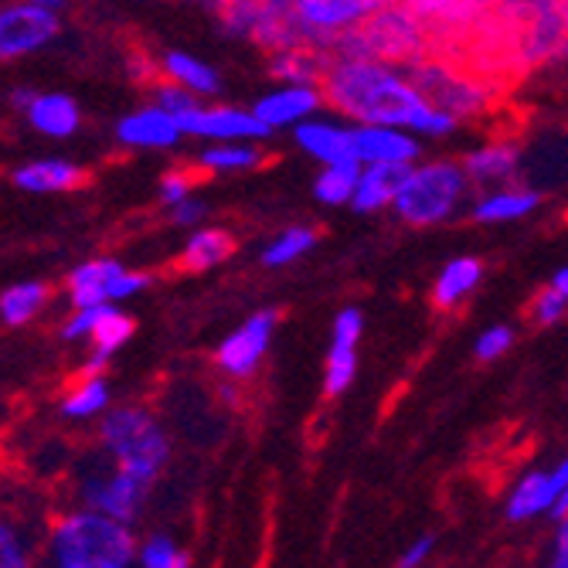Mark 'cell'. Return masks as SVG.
Listing matches in <instances>:
<instances>
[{
    "label": "cell",
    "mask_w": 568,
    "mask_h": 568,
    "mask_svg": "<svg viewBox=\"0 0 568 568\" xmlns=\"http://www.w3.org/2000/svg\"><path fill=\"white\" fill-rule=\"evenodd\" d=\"M548 561H551L555 568H568V518H561V521H558V528H555Z\"/></svg>",
    "instance_id": "ee69618b"
},
{
    "label": "cell",
    "mask_w": 568,
    "mask_h": 568,
    "mask_svg": "<svg viewBox=\"0 0 568 568\" xmlns=\"http://www.w3.org/2000/svg\"><path fill=\"white\" fill-rule=\"evenodd\" d=\"M419 44H423L419 24L405 11H392V8H382L365 24V38H361V51H372L378 59H412Z\"/></svg>",
    "instance_id": "8fae6325"
},
{
    "label": "cell",
    "mask_w": 568,
    "mask_h": 568,
    "mask_svg": "<svg viewBox=\"0 0 568 568\" xmlns=\"http://www.w3.org/2000/svg\"><path fill=\"white\" fill-rule=\"evenodd\" d=\"M153 102H158L161 110H168L171 116H178V123H181V116H187L197 106V92L184 89L181 82H164V85H158V99Z\"/></svg>",
    "instance_id": "e575fe53"
},
{
    "label": "cell",
    "mask_w": 568,
    "mask_h": 568,
    "mask_svg": "<svg viewBox=\"0 0 568 568\" xmlns=\"http://www.w3.org/2000/svg\"><path fill=\"white\" fill-rule=\"evenodd\" d=\"M296 143H300V150H306L310 158L321 161V164L357 161L354 126H341V123H327V120H306L296 126Z\"/></svg>",
    "instance_id": "9a60e30c"
},
{
    "label": "cell",
    "mask_w": 568,
    "mask_h": 568,
    "mask_svg": "<svg viewBox=\"0 0 568 568\" xmlns=\"http://www.w3.org/2000/svg\"><path fill=\"white\" fill-rule=\"evenodd\" d=\"M419 133L388 123H357L354 153L361 164H416L419 161Z\"/></svg>",
    "instance_id": "30bf717a"
},
{
    "label": "cell",
    "mask_w": 568,
    "mask_h": 568,
    "mask_svg": "<svg viewBox=\"0 0 568 568\" xmlns=\"http://www.w3.org/2000/svg\"><path fill=\"white\" fill-rule=\"evenodd\" d=\"M197 164L212 174H239V171H252L263 164V150L255 146V140H225L212 150H204Z\"/></svg>",
    "instance_id": "d4e9b609"
},
{
    "label": "cell",
    "mask_w": 568,
    "mask_h": 568,
    "mask_svg": "<svg viewBox=\"0 0 568 568\" xmlns=\"http://www.w3.org/2000/svg\"><path fill=\"white\" fill-rule=\"evenodd\" d=\"M130 334H133V321L126 317V314H120L116 306H102V317H99V324H95V331H92V354H99V357H113L126 341H130Z\"/></svg>",
    "instance_id": "f546056e"
},
{
    "label": "cell",
    "mask_w": 568,
    "mask_h": 568,
    "mask_svg": "<svg viewBox=\"0 0 568 568\" xmlns=\"http://www.w3.org/2000/svg\"><path fill=\"white\" fill-rule=\"evenodd\" d=\"M14 184L28 194H55V191H75L85 184V174L79 164L62 161V158H44L21 164L14 171Z\"/></svg>",
    "instance_id": "ac0fdd59"
},
{
    "label": "cell",
    "mask_w": 568,
    "mask_h": 568,
    "mask_svg": "<svg viewBox=\"0 0 568 568\" xmlns=\"http://www.w3.org/2000/svg\"><path fill=\"white\" fill-rule=\"evenodd\" d=\"M480 280H484L480 260H470V255H463V260H453V263L439 273V280H436V286H433V303H436L439 310H453V306H459L463 300H467V296L477 290Z\"/></svg>",
    "instance_id": "603a6c76"
},
{
    "label": "cell",
    "mask_w": 568,
    "mask_h": 568,
    "mask_svg": "<svg viewBox=\"0 0 568 568\" xmlns=\"http://www.w3.org/2000/svg\"><path fill=\"white\" fill-rule=\"evenodd\" d=\"M59 34V11H48L34 0H21V4H8L0 14V59L11 62L31 51L44 48Z\"/></svg>",
    "instance_id": "8992f818"
},
{
    "label": "cell",
    "mask_w": 568,
    "mask_h": 568,
    "mask_svg": "<svg viewBox=\"0 0 568 568\" xmlns=\"http://www.w3.org/2000/svg\"><path fill=\"white\" fill-rule=\"evenodd\" d=\"M327 102L357 123L405 126L419 136H446L456 126V113L429 99V92L388 69L372 51H351L324 72Z\"/></svg>",
    "instance_id": "6da1fadb"
},
{
    "label": "cell",
    "mask_w": 568,
    "mask_h": 568,
    "mask_svg": "<svg viewBox=\"0 0 568 568\" xmlns=\"http://www.w3.org/2000/svg\"><path fill=\"white\" fill-rule=\"evenodd\" d=\"M551 286H555V290H558V293H561V296L568 300V266L555 273V280H551Z\"/></svg>",
    "instance_id": "7dc6e473"
},
{
    "label": "cell",
    "mask_w": 568,
    "mask_h": 568,
    "mask_svg": "<svg viewBox=\"0 0 568 568\" xmlns=\"http://www.w3.org/2000/svg\"><path fill=\"white\" fill-rule=\"evenodd\" d=\"M327 102L324 89L317 85H296V82H283V89L263 95L255 102V116L263 123H270L273 130H283V126H300L306 123L310 116H317V110Z\"/></svg>",
    "instance_id": "7c38bea8"
},
{
    "label": "cell",
    "mask_w": 568,
    "mask_h": 568,
    "mask_svg": "<svg viewBox=\"0 0 568 568\" xmlns=\"http://www.w3.org/2000/svg\"><path fill=\"white\" fill-rule=\"evenodd\" d=\"M31 565V541L28 535L14 525H0V568H28Z\"/></svg>",
    "instance_id": "836d02e7"
},
{
    "label": "cell",
    "mask_w": 568,
    "mask_h": 568,
    "mask_svg": "<svg viewBox=\"0 0 568 568\" xmlns=\"http://www.w3.org/2000/svg\"><path fill=\"white\" fill-rule=\"evenodd\" d=\"M467 168L449 164V161H433V164H412L398 184L395 194V215L408 225H436L446 222L456 209L463 194H467Z\"/></svg>",
    "instance_id": "277c9868"
},
{
    "label": "cell",
    "mask_w": 568,
    "mask_h": 568,
    "mask_svg": "<svg viewBox=\"0 0 568 568\" xmlns=\"http://www.w3.org/2000/svg\"><path fill=\"white\" fill-rule=\"evenodd\" d=\"M48 296L51 293L44 283H18V286L4 290V296H0V321L8 327H21V324L34 321L44 310Z\"/></svg>",
    "instance_id": "83f0119b"
},
{
    "label": "cell",
    "mask_w": 568,
    "mask_h": 568,
    "mask_svg": "<svg viewBox=\"0 0 568 568\" xmlns=\"http://www.w3.org/2000/svg\"><path fill=\"white\" fill-rule=\"evenodd\" d=\"M194 191V178L184 174V171H174L161 181V201L168 204V209H174V204H181L184 197H191Z\"/></svg>",
    "instance_id": "ab89813d"
},
{
    "label": "cell",
    "mask_w": 568,
    "mask_h": 568,
    "mask_svg": "<svg viewBox=\"0 0 568 568\" xmlns=\"http://www.w3.org/2000/svg\"><path fill=\"white\" fill-rule=\"evenodd\" d=\"M171 219H174V225H197L204 219V204L194 201V197H184L181 204H174V209H171Z\"/></svg>",
    "instance_id": "7bdbcfd3"
},
{
    "label": "cell",
    "mask_w": 568,
    "mask_h": 568,
    "mask_svg": "<svg viewBox=\"0 0 568 568\" xmlns=\"http://www.w3.org/2000/svg\"><path fill=\"white\" fill-rule=\"evenodd\" d=\"M164 75L171 82H181L184 89L197 92V95H215L222 89V79L219 72L209 65V62H201L194 55H187V51H168L164 62H161Z\"/></svg>",
    "instance_id": "cb8c5ba5"
},
{
    "label": "cell",
    "mask_w": 568,
    "mask_h": 568,
    "mask_svg": "<svg viewBox=\"0 0 568 568\" xmlns=\"http://www.w3.org/2000/svg\"><path fill=\"white\" fill-rule=\"evenodd\" d=\"M273 331H276V314H273V310L248 317L235 334H229V337L222 341V347H219V354H215L219 368H222L229 378H235V382L255 375V368H260L263 354L270 351Z\"/></svg>",
    "instance_id": "ba28073f"
},
{
    "label": "cell",
    "mask_w": 568,
    "mask_h": 568,
    "mask_svg": "<svg viewBox=\"0 0 568 568\" xmlns=\"http://www.w3.org/2000/svg\"><path fill=\"white\" fill-rule=\"evenodd\" d=\"M102 306H106V303H99V306H75V310H72V317H69L65 327H62V337H65V341L92 337V331H95V324H99V317H102Z\"/></svg>",
    "instance_id": "74e56055"
},
{
    "label": "cell",
    "mask_w": 568,
    "mask_h": 568,
    "mask_svg": "<svg viewBox=\"0 0 568 568\" xmlns=\"http://www.w3.org/2000/svg\"><path fill=\"white\" fill-rule=\"evenodd\" d=\"M565 310H568V300H565L555 286H548V290H541V293L535 296V303H531V317H535V324L551 327V324H558V321L565 317Z\"/></svg>",
    "instance_id": "8d00e7d4"
},
{
    "label": "cell",
    "mask_w": 568,
    "mask_h": 568,
    "mask_svg": "<svg viewBox=\"0 0 568 568\" xmlns=\"http://www.w3.org/2000/svg\"><path fill=\"white\" fill-rule=\"evenodd\" d=\"M34 95H38V92H31V89H14V95H11V99H14V106H18V110H28Z\"/></svg>",
    "instance_id": "bcb514c9"
},
{
    "label": "cell",
    "mask_w": 568,
    "mask_h": 568,
    "mask_svg": "<svg viewBox=\"0 0 568 568\" xmlns=\"http://www.w3.org/2000/svg\"><path fill=\"white\" fill-rule=\"evenodd\" d=\"M232 248H235V242H232L229 232H222V229H201V232H194L187 239L184 255H181V266L191 270V273L212 270V266L229 260Z\"/></svg>",
    "instance_id": "4316f807"
},
{
    "label": "cell",
    "mask_w": 568,
    "mask_h": 568,
    "mask_svg": "<svg viewBox=\"0 0 568 568\" xmlns=\"http://www.w3.org/2000/svg\"><path fill=\"white\" fill-rule=\"evenodd\" d=\"M123 266L116 260H92L72 270L69 276V303L72 306H99L113 303V286Z\"/></svg>",
    "instance_id": "ffe728a7"
},
{
    "label": "cell",
    "mask_w": 568,
    "mask_h": 568,
    "mask_svg": "<svg viewBox=\"0 0 568 568\" xmlns=\"http://www.w3.org/2000/svg\"><path fill=\"white\" fill-rule=\"evenodd\" d=\"M510 344H514V331L504 327V324H497V327H490V331H484L477 337V357L480 361H497L500 354L510 351Z\"/></svg>",
    "instance_id": "f35d334b"
},
{
    "label": "cell",
    "mask_w": 568,
    "mask_h": 568,
    "mask_svg": "<svg viewBox=\"0 0 568 568\" xmlns=\"http://www.w3.org/2000/svg\"><path fill=\"white\" fill-rule=\"evenodd\" d=\"M136 561L143 568H187L191 555L171 535H150L146 541H140Z\"/></svg>",
    "instance_id": "d6a6232c"
},
{
    "label": "cell",
    "mask_w": 568,
    "mask_h": 568,
    "mask_svg": "<svg viewBox=\"0 0 568 568\" xmlns=\"http://www.w3.org/2000/svg\"><path fill=\"white\" fill-rule=\"evenodd\" d=\"M412 164H361V178H357V191L351 197L354 212H382L395 204L398 184L405 178Z\"/></svg>",
    "instance_id": "2e32d148"
},
{
    "label": "cell",
    "mask_w": 568,
    "mask_h": 568,
    "mask_svg": "<svg viewBox=\"0 0 568 568\" xmlns=\"http://www.w3.org/2000/svg\"><path fill=\"white\" fill-rule=\"evenodd\" d=\"M290 8L303 31L327 38L368 24L385 8V0H290Z\"/></svg>",
    "instance_id": "52a82bcc"
},
{
    "label": "cell",
    "mask_w": 568,
    "mask_h": 568,
    "mask_svg": "<svg viewBox=\"0 0 568 568\" xmlns=\"http://www.w3.org/2000/svg\"><path fill=\"white\" fill-rule=\"evenodd\" d=\"M324 65H317L314 55H306V51H280L273 59V75L280 82H296V85H317V79H324Z\"/></svg>",
    "instance_id": "1f68e13d"
},
{
    "label": "cell",
    "mask_w": 568,
    "mask_h": 568,
    "mask_svg": "<svg viewBox=\"0 0 568 568\" xmlns=\"http://www.w3.org/2000/svg\"><path fill=\"white\" fill-rule=\"evenodd\" d=\"M405 4L419 18L456 21V18H467V8H474V0H405Z\"/></svg>",
    "instance_id": "d590c367"
},
{
    "label": "cell",
    "mask_w": 568,
    "mask_h": 568,
    "mask_svg": "<svg viewBox=\"0 0 568 568\" xmlns=\"http://www.w3.org/2000/svg\"><path fill=\"white\" fill-rule=\"evenodd\" d=\"M75 494L85 507L106 510L116 521L133 525L143 514L150 480L123 470L120 463L102 449L99 456H85L75 467Z\"/></svg>",
    "instance_id": "5b68a950"
},
{
    "label": "cell",
    "mask_w": 568,
    "mask_h": 568,
    "mask_svg": "<svg viewBox=\"0 0 568 568\" xmlns=\"http://www.w3.org/2000/svg\"><path fill=\"white\" fill-rule=\"evenodd\" d=\"M181 130L187 136H201V140H266L273 133L270 123H263L255 116V110H239V106H197L181 116Z\"/></svg>",
    "instance_id": "9c48e42d"
},
{
    "label": "cell",
    "mask_w": 568,
    "mask_h": 568,
    "mask_svg": "<svg viewBox=\"0 0 568 568\" xmlns=\"http://www.w3.org/2000/svg\"><path fill=\"white\" fill-rule=\"evenodd\" d=\"M317 245V232H310V229H303V225H293V229H286L283 235H276L273 242H270V248L263 252V263L266 266H273V270H280V266H290V263H296V260H303V255Z\"/></svg>",
    "instance_id": "4dcf8cb0"
},
{
    "label": "cell",
    "mask_w": 568,
    "mask_h": 568,
    "mask_svg": "<svg viewBox=\"0 0 568 568\" xmlns=\"http://www.w3.org/2000/svg\"><path fill=\"white\" fill-rule=\"evenodd\" d=\"M538 191L528 187H494L477 197L474 204V219L484 225H504V222H518L538 209Z\"/></svg>",
    "instance_id": "7402d4cb"
},
{
    "label": "cell",
    "mask_w": 568,
    "mask_h": 568,
    "mask_svg": "<svg viewBox=\"0 0 568 568\" xmlns=\"http://www.w3.org/2000/svg\"><path fill=\"white\" fill-rule=\"evenodd\" d=\"M136 551L140 545L126 521L85 504L55 518L44 541V561L55 568H130Z\"/></svg>",
    "instance_id": "7a4b0ae2"
},
{
    "label": "cell",
    "mask_w": 568,
    "mask_h": 568,
    "mask_svg": "<svg viewBox=\"0 0 568 568\" xmlns=\"http://www.w3.org/2000/svg\"><path fill=\"white\" fill-rule=\"evenodd\" d=\"M467 178L480 187H497V184H507L514 181L521 168V153L514 143H487L480 150H474L467 158Z\"/></svg>",
    "instance_id": "44dd1931"
},
{
    "label": "cell",
    "mask_w": 568,
    "mask_h": 568,
    "mask_svg": "<svg viewBox=\"0 0 568 568\" xmlns=\"http://www.w3.org/2000/svg\"><path fill=\"white\" fill-rule=\"evenodd\" d=\"M110 412V385L102 375H82V382L62 398V416L85 423Z\"/></svg>",
    "instance_id": "484cf974"
},
{
    "label": "cell",
    "mask_w": 568,
    "mask_h": 568,
    "mask_svg": "<svg viewBox=\"0 0 568 568\" xmlns=\"http://www.w3.org/2000/svg\"><path fill=\"white\" fill-rule=\"evenodd\" d=\"M555 497H558V487H555L551 470H531L528 477L518 480V487L510 490L504 514L510 525H525V521L538 518V514H551Z\"/></svg>",
    "instance_id": "d6986e66"
},
{
    "label": "cell",
    "mask_w": 568,
    "mask_h": 568,
    "mask_svg": "<svg viewBox=\"0 0 568 568\" xmlns=\"http://www.w3.org/2000/svg\"><path fill=\"white\" fill-rule=\"evenodd\" d=\"M433 545H436V538H433V535H423L419 541H412L408 551H402L398 565H402V568H416V565H423V561L433 555Z\"/></svg>",
    "instance_id": "b9f144b4"
},
{
    "label": "cell",
    "mask_w": 568,
    "mask_h": 568,
    "mask_svg": "<svg viewBox=\"0 0 568 568\" xmlns=\"http://www.w3.org/2000/svg\"><path fill=\"white\" fill-rule=\"evenodd\" d=\"M28 123L41 133V136H51V140H65L79 130L82 116H79V106L75 99L65 95V92H38L31 99V106L24 110Z\"/></svg>",
    "instance_id": "e0dca14e"
},
{
    "label": "cell",
    "mask_w": 568,
    "mask_h": 568,
    "mask_svg": "<svg viewBox=\"0 0 568 568\" xmlns=\"http://www.w3.org/2000/svg\"><path fill=\"white\" fill-rule=\"evenodd\" d=\"M99 446L106 449L123 470H130L150 484L161 477V470L171 459V443H168L161 423L140 405L110 408L99 426Z\"/></svg>",
    "instance_id": "3957f363"
},
{
    "label": "cell",
    "mask_w": 568,
    "mask_h": 568,
    "mask_svg": "<svg viewBox=\"0 0 568 568\" xmlns=\"http://www.w3.org/2000/svg\"><path fill=\"white\" fill-rule=\"evenodd\" d=\"M34 4L48 8V11H62L65 8V0H34Z\"/></svg>",
    "instance_id": "c3c4849f"
},
{
    "label": "cell",
    "mask_w": 568,
    "mask_h": 568,
    "mask_svg": "<svg viewBox=\"0 0 568 568\" xmlns=\"http://www.w3.org/2000/svg\"><path fill=\"white\" fill-rule=\"evenodd\" d=\"M361 327H365V321H361V314H357L354 306H347V310H341V314H337L334 341H331V351H327V372H324L327 395H341L354 382Z\"/></svg>",
    "instance_id": "4fadbf2b"
},
{
    "label": "cell",
    "mask_w": 568,
    "mask_h": 568,
    "mask_svg": "<svg viewBox=\"0 0 568 568\" xmlns=\"http://www.w3.org/2000/svg\"><path fill=\"white\" fill-rule=\"evenodd\" d=\"M150 286V276L146 273H120L116 276V286H113V303L116 300H130V296H136V293H143Z\"/></svg>",
    "instance_id": "60d3db41"
},
{
    "label": "cell",
    "mask_w": 568,
    "mask_h": 568,
    "mask_svg": "<svg viewBox=\"0 0 568 568\" xmlns=\"http://www.w3.org/2000/svg\"><path fill=\"white\" fill-rule=\"evenodd\" d=\"M116 136L123 146H133V150H168L184 136V130L178 116H171L168 110H161L158 102H153L146 110L123 116L116 126Z\"/></svg>",
    "instance_id": "5bb4252c"
},
{
    "label": "cell",
    "mask_w": 568,
    "mask_h": 568,
    "mask_svg": "<svg viewBox=\"0 0 568 568\" xmlns=\"http://www.w3.org/2000/svg\"><path fill=\"white\" fill-rule=\"evenodd\" d=\"M357 178H361V164L357 161H344V164H324L314 194L324 204H351L354 191H357Z\"/></svg>",
    "instance_id": "f1b7e54d"
},
{
    "label": "cell",
    "mask_w": 568,
    "mask_h": 568,
    "mask_svg": "<svg viewBox=\"0 0 568 568\" xmlns=\"http://www.w3.org/2000/svg\"><path fill=\"white\" fill-rule=\"evenodd\" d=\"M551 518H555V521L568 518V480L558 487V497H555V507H551Z\"/></svg>",
    "instance_id": "f6af8a7d"
}]
</instances>
